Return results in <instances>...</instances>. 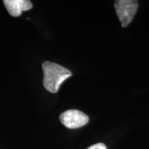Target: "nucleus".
<instances>
[{
	"label": "nucleus",
	"mask_w": 149,
	"mask_h": 149,
	"mask_svg": "<svg viewBox=\"0 0 149 149\" xmlns=\"http://www.w3.org/2000/svg\"><path fill=\"white\" fill-rule=\"evenodd\" d=\"M44 72L43 84L49 92L56 93L66 79L71 77L72 72L64 66L51 61H44L42 64Z\"/></svg>",
	"instance_id": "f257e3e1"
},
{
	"label": "nucleus",
	"mask_w": 149,
	"mask_h": 149,
	"mask_svg": "<svg viewBox=\"0 0 149 149\" xmlns=\"http://www.w3.org/2000/svg\"><path fill=\"white\" fill-rule=\"evenodd\" d=\"M86 149H107V148L103 143H98V144L92 145Z\"/></svg>",
	"instance_id": "39448f33"
},
{
	"label": "nucleus",
	"mask_w": 149,
	"mask_h": 149,
	"mask_svg": "<svg viewBox=\"0 0 149 149\" xmlns=\"http://www.w3.org/2000/svg\"><path fill=\"white\" fill-rule=\"evenodd\" d=\"M59 120L66 128L74 129L86 125L88 122L89 117L83 112L70 109L61 113Z\"/></svg>",
	"instance_id": "7ed1b4c3"
},
{
	"label": "nucleus",
	"mask_w": 149,
	"mask_h": 149,
	"mask_svg": "<svg viewBox=\"0 0 149 149\" xmlns=\"http://www.w3.org/2000/svg\"><path fill=\"white\" fill-rule=\"evenodd\" d=\"M3 4L13 17L20 16L23 11L29 10L33 7L32 3L29 0H5Z\"/></svg>",
	"instance_id": "20e7f679"
},
{
	"label": "nucleus",
	"mask_w": 149,
	"mask_h": 149,
	"mask_svg": "<svg viewBox=\"0 0 149 149\" xmlns=\"http://www.w3.org/2000/svg\"><path fill=\"white\" fill-rule=\"evenodd\" d=\"M117 15L123 27L132 22L138 8V1L135 0H119L114 3Z\"/></svg>",
	"instance_id": "f03ea898"
}]
</instances>
